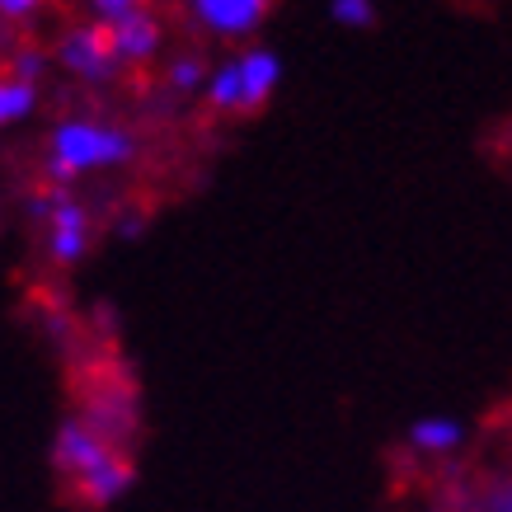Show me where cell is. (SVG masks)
Masks as SVG:
<instances>
[{
  "label": "cell",
  "instance_id": "6da1fadb",
  "mask_svg": "<svg viewBox=\"0 0 512 512\" xmlns=\"http://www.w3.org/2000/svg\"><path fill=\"white\" fill-rule=\"evenodd\" d=\"M132 156H137V137L127 127L109 123V118H62L47 132L43 170H47V184L66 188L80 174L118 170Z\"/></svg>",
  "mask_w": 512,
  "mask_h": 512
},
{
  "label": "cell",
  "instance_id": "7a4b0ae2",
  "mask_svg": "<svg viewBox=\"0 0 512 512\" xmlns=\"http://www.w3.org/2000/svg\"><path fill=\"white\" fill-rule=\"evenodd\" d=\"M282 85V62L278 52L268 47H240L226 62L212 66V80H207V109L221 113V118H240V113L264 109L273 90Z\"/></svg>",
  "mask_w": 512,
  "mask_h": 512
},
{
  "label": "cell",
  "instance_id": "3957f363",
  "mask_svg": "<svg viewBox=\"0 0 512 512\" xmlns=\"http://www.w3.org/2000/svg\"><path fill=\"white\" fill-rule=\"evenodd\" d=\"M29 217L43 226V254L52 264H80L90 254V240H94V217L90 207H80L66 188L47 184L38 188L29 198Z\"/></svg>",
  "mask_w": 512,
  "mask_h": 512
},
{
  "label": "cell",
  "instance_id": "277c9868",
  "mask_svg": "<svg viewBox=\"0 0 512 512\" xmlns=\"http://www.w3.org/2000/svg\"><path fill=\"white\" fill-rule=\"evenodd\" d=\"M52 57H57V66H62L66 76L76 80H90V85H104V80H113V71H118V52H113V38L104 24H76V29H66L62 38H57V47H52Z\"/></svg>",
  "mask_w": 512,
  "mask_h": 512
},
{
  "label": "cell",
  "instance_id": "5b68a950",
  "mask_svg": "<svg viewBox=\"0 0 512 512\" xmlns=\"http://www.w3.org/2000/svg\"><path fill=\"white\" fill-rule=\"evenodd\" d=\"M113 456H118V447H113L109 437L99 433L90 419H66L62 428H57V442H52V466L71 480V489H76L80 480L99 475Z\"/></svg>",
  "mask_w": 512,
  "mask_h": 512
},
{
  "label": "cell",
  "instance_id": "8992f818",
  "mask_svg": "<svg viewBox=\"0 0 512 512\" xmlns=\"http://www.w3.org/2000/svg\"><path fill=\"white\" fill-rule=\"evenodd\" d=\"M184 10L207 38L240 43L249 33H259V24L273 10V0H184Z\"/></svg>",
  "mask_w": 512,
  "mask_h": 512
},
{
  "label": "cell",
  "instance_id": "52a82bcc",
  "mask_svg": "<svg viewBox=\"0 0 512 512\" xmlns=\"http://www.w3.org/2000/svg\"><path fill=\"white\" fill-rule=\"evenodd\" d=\"M109 38L123 66H146V62H156V52H160V19L151 10H141V15L113 24Z\"/></svg>",
  "mask_w": 512,
  "mask_h": 512
},
{
  "label": "cell",
  "instance_id": "ba28073f",
  "mask_svg": "<svg viewBox=\"0 0 512 512\" xmlns=\"http://www.w3.org/2000/svg\"><path fill=\"white\" fill-rule=\"evenodd\" d=\"M127 489H132V461L118 451V456H113L99 475H90V480L76 484V498H80V503H90V508H109V503H118Z\"/></svg>",
  "mask_w": 512,
  "mask_h": 512
},
{
  "label": "cell",
  "instance_id": "9c48e42d",
  "mask_svg": "<svg viewBox=\"0 0 512 512\" xmlns=\"http://www.w3.org/2000/svg\"><path fill=\"white\" fill-rule=\"evenodd\" d=\"M38 99H43V80H29V76H0V123L15 127L24 118H33L38 109Z\"/></svg>",
  "mask_w": 512,
  "mask_h": 512
},
{
  "label": "cell",
  "instance_id": "30bf717a",
  "mask_svg": "<svg viewBox=\"0 0 512 512\" xmlns=\"http://www.w3.org/2000/svg\"><path fill=\"white\" fill-rule=\"evenodd\" d=\"M461 423L447 419V414H428V419H419L414 428H409V447L414 451H428V456H447V451L461 447Z\"/></svg>",
  "mask_w": 512,
  "mask_h": 512
},
{
  "label": "cell",
  "instance_id": "8fae6325",
  "mask_svg": "<svg viewBox=\"0 0 512 512\" xmlns=\"http://www.w3.org/2000/svg\"><path fill=\"white\" fill-rule=\"evenodd\" d=\"M207 80H212V66L202 62V57H193V52H184V57H174L165 66L170 94H207Z\"/></svg>",
  "mask_w": 512,
  "mask_h": 512
},
{
  "label": "cell",
  "instance_id": "7c38bea8",
  "mask_svg": "<svg viewBox=\"0 0 512 512\" xmlns=\"http://www.w3.org/2000/svg\"><path fill=\"white\" fill-rule=\"evenodd\" d=\"M52 66V52H43V47L33 43H19L10 57H5V71L10 76H29V80H43V71Z\"/></svg>",
  "mask_w": 512,
  "mask_h": 512
},
{
  "label": "cell",
  "instance_id": "4fadbf2b",
  "mask_svg": "<svg viewBox=\"0 0 512 512\" xmlns=\"http://www.w3.org/2000/svg\"><path fill=\"white\" fill-rule=\"evenodd\" d=\"M90 5L94 24H104V29H113V24H123V19L141 15V10H151L146 0H85Z\"/></svg>",
  "mask_w": 512,
  "mask_h": 512
},
{
  "label": "cell",
  "instance_id": "5bb4252c",
  "mask_svg": "<svg viewBox=\"0 0 512 512\" xmlns=\"http://www.w3.org/2000/svg\"><path fill=\"white\" fill-rule=\"evenodd\" d=\"M329 15L343 29H367L376 19V0H329Z\"/></svg>",
  "mask_w": 512,
  "mask_h": 512
},
{
  "label": "cell",
  "instance_id": "9a60e30c",
  "mask_svg": "<svg viewBox=\"0 0 512 512\" xmlns=\"http://www.w3.org/2000/svg\"><path fill=\"white\" fill-rule=\"evenodd\" d=\"M43 5L47 0H0V15H5V24H24V19H33Z\"/></svg>",
  "mask_w": 512,
  "mask_h": 512
},
{
  "label": "cell",
  "instance_id": "2e32d148",
  "mask_svg": "<svg viewBox=\"0 0 512 512\" xmlns=\"http://www.w3.org/2000/svg\"><path fill=\"white\" fill-rule=\"evenodd\" d=\"M113 231L123 235V240H127V235H141V212H123V221H118Z\"/></svg>",
  "mask_w": 512,
  "mask_h": 512
},
{
  "label": "cell",
  "instance_id": "e0dca14e",
  "mask_svg": "<svg viewBox=\"0 0 512 512\" xmlns=\"http://www.w3.org/2000/svg\"><path fill=\"white\" fill-rule=\"evenodd\" d=\"M494 512H512V484H508V489H503V494L494 498Z\"/></svg>",
  "mask_w": 512,
  "mask_h": 512
}]
</instances>
